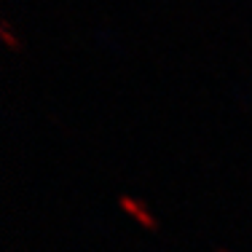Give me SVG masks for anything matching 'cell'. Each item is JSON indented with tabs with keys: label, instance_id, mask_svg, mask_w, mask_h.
Returning <instances> with one entry per match:
<instances>
[{
	"label": "cell",
	"instance_id": "obj_1",
	"mask_svg": "<svg viewBox=\"0 0 252 252\" xmlns=\"http://www.w3.org/2000/svg\"><path fill=\"white\" fill-rule=\"evenodd\" d=\"M118 204H121V209H124V212H129L131 218H134V220H137V223H140L142 228H151V231H156V228H158V220H156L153 215L148 212V209L142 207V204L137 201V199L121 196V199H118Z\"/></svg>",
	"mask_w": 252,
	"mask_h": 252
},
{
	"label": "cell",
	"instance_id": "obj_2",
	"mask_svg": "<svg viewBox=\"0 0 252 252\" xmlns=\"http://www.w3.org/2000/svg\"><path fill=\"white\" fill-rule=\"evenodd\" d=\"M0 35H3V40H5V46H8V49H16V51L22 49V40L14 38V32H11V25H8L5 19L0 22Z\"/></svg>",
	"mask_w": 252,
	"mask_h": 252
},
{
	"label": "cell",
	"instance_id": "obj_3",
	"mask_svg": "<svg viewBox=\"0 0 252 252\" xmlns=\"http://www.w3.org/2000/svg\"><path fill=\"white\" fill-rule=\"evenodd\" d=\"M218 252H228V250H218Z\"/></svg>",
	"mask_w": 252,
	"mask_h": 252
}]
</instances>
